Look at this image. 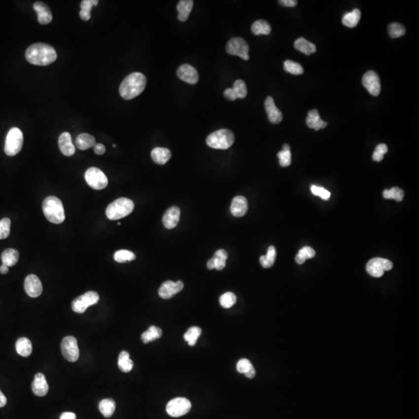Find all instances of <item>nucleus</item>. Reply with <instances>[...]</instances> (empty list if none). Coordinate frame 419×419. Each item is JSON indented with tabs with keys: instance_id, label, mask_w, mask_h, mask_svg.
I'll list each match as a JSON object with an SVG mask.
<instances>
[{
	"instance_id": "obj_59",
	"label": "nucleus",
	"mask_w": 419,
	"mask_h": 419,
	"mask_svg": "<svg viewBox=\"0 0 419 419\" xmlns=\"http://www.w3.org/2000/svg\"><path fill=\"white\" fill-rule=\"evenodd\" d=\"M208 270H213L214 269V260H213V258H211V259H210L208 262Z\"/></svg>"
},
{
	"instance_id": "obj_18",
	"label": "nucleus",
	"mask_w": 419,
	"mask_h": 419,
	"mask_svg": "<svg viewBox=\"0 0 419 419\" xmlns=\"http://www.w3.org/2000/svg\"><path fill=\"white\" fill-rule=\"evenodd\" d=\"M180 218V209L177 207L169 208L162 217V223L168 229H173L179 224Z\"/></svg>"
},
{
	"instance_id": "obj_49",
	"label": "nucleus",
	"mask_w": 419,
	"mask_h": 419,
	"mask_svg": "<svg viewBox=\"0 0 419 419\" xmlns=\"http://www.w3.org/2000/svg\"><path fill=\"white\" fill-rule=\"evenodd\" d=\"M98 3V0H83L80 4L81 10L91 13L93 6H97Z\"/></svg>"
},
{
	"instance_id": "obj_32",
	"label": "nucleus",
	"mask_w": 419,
	"mask_h": 419,
	"mask_svg": "<svg viewBox=\"0 0 419 419\" xmlns=\"http://www.w3.org/2000/svg\"><path fill=\"white\" fill-rule=\"evenodd\" d=\"M361 18V12L359 9H355L352 12L347 13L343 18V24L346 27L349 28H353L359 24Z\"/></svg>"
},
{
	"instance_id": "obj_14",
	"label": "nucleus",
	"mask_w": 419,
	"mask_h": 419,
	"mask_svg": "<svg viewBox=\"0 0 419 419\" xmlns=\"http://www.w3.org/2000/svg\"><path fill=\"white\" fill-rule=\"evenodd\" d=\"M184 287V284L182 281H166L162 283L159 288V294L162 299H170L175 295L176 293H179Z\"/></svg>"
},
{
	"instance_id": "obj_30",
	"label": "nucleus",
	"mask_w": 419,
	"mask_h": 419,
	"mask_svg": "<svg viewBox=\"0 0 419 419\" xmlns=\"http://www.w3.org/2000/svg\"><path fill=\"white\" fill-rule=\"evenodd\" d=\"M99 409L104 417L110 418L114 413L116 404L111 398H106L100 402Z\"/></svg>"
},
{
	"instance_id": "obj_53",
	"label": "nucleus",
	"mask_w": 419,
	"mask_h": 419,
	"mask_svg": "<svg viewBox=\"0 0 419 419\" xmlns=\"http://www.w3.org/2000/svg\"><path fill=\"white\" fill-rule=\"evenodd\" d=\"M279 2L282 6H287V7H294L297 5L296 0H280Z\"/></svg>"
},
{
	"instance_id": "obj_8",
	"label": "nucleus",
	"mask_w": 419,
	"mask_h": 419,
	"mask_svg": "<svg viewBox=\"0 0 419 419\" xmlns=\"http://www.w3.org/2000/svg\"><path fill=\"white\" fill-rule=\"evenodd\" d=\"M191 407V402L189 400L185 397H176L168 403L166 412L171 417H181L190 412Z\"/></svg>"
},
{
	"instance_id": "obj_9",
	"label": "nucleus",
	"mask_w": 419,
	"mask_h": 419,
	"mask_svg": "<svg viewBox=\"0 0 419 419\" xmlns=\"http://www.w3.org/2000/svg\"><path fill=\"white\" fill-rule=\"evenodd\" d=\"M100 300V296L95 291H89L83 295L76 297L71 303V308L76 313L82 314L92 305H96Z\"/></svg>"
},
{
	"instance_id": "obj_31",
	"label": "nucleus",
	"mask_w": 419,
	"mask_h": 419,
	"mask_svg": "<svg viewBox=\"0 0 419 419\" xmlns=\"http://www.w3.org/2000/svg\"><path fill=\"white\" fill-rule=\"evenodd\" d=\"M118 366L119 369L124 373H129L133 369L134 363L130 359L129 352L127 351L120 352L118 358Z\"/></svg>"
},
{
	"instance_id": "obj_50",
	"label": "nucleus",
	"mask_w": 419,
	"mask_h": 419,
	"mask_svg": "<svg viewBox=\"0 0 419 419\" xmlns=\"http://www.w3.org/2000/svg\"><path fill=\"white\" fill-rule=\"evenodd\" d=\"M213 258L214 260V269L218 271L222 270L226 266V260L222 258L216 257V256H213Z\"/></svg>"
},
{
	"instance_id": "obj_7",
	"label": "nucleus",
	"mask_w": 419,
	"mask_h": 419,
	"mask_svg": "<svg viewBox=\"0 0 419 419\" xmlns=\"http://www.w3.org/2000/svg\"><path fill=\"white\" fill-rule=\"evenodd\" d=\"M87 184L94 190H101L107 186L108 179L104 172L98 168L91 167L85 174Z\"/></svg>"
},
{
	"instance_id": "obj_22",
	"label": "nucleus",
	"mask_w": 419,
	"mask_h": 419,
	"mask_svg": "<svg viewBox=\"0 0 419 419\" xmlns=\"http://www.w3.org/2000/svg\"><path fill=\"white\" fill-rule=\"evenodd\" d=\"M59 149L66 156H71L75 152V148L71 141V135L69 132H64L59 136Z\"/></svg>"
},
{
	"instance_id": "obj_2",
	"label": "nucleus",
	"mask_w": 419,
	"mask_h": 419,
	"mask_svg": "<svg viewBox=\"0 0 419 419\" xmlns=\"http://www.w3.org/2000/svg\"><path fill=\"white\" fill-rule=\"evenodd\" d=\"M147 84L145 75L140 72L130 74L121 82L119 89L120 97L129 101L137 97L144 91Z\"/></svg>"
},
{
	"instance_id": "obj_16",
	"label": "nucleus",
	"mask_w": 419,
	"mask_h": 419,
	"mask_svg": "<svg viewBox=\"0 0 419 419\" xmlns=\"http://www.w3.org/2000/svg\"><path fill=\"white\" fill-rule=\"evenodd\" d=\"M177 75L181 80L189 84H197L199 81V75L197 70L190 65H182L177 70Z\"/></svg>"
},
{
	"instance_id": "obj_15",
	"label": "nucleus",
	"mask_w": 419,
	"mask_h": 419,
	"mask_svg": "<svg viewBox=\"0 0 419 419\" xmlns=\"http://www.w3.org/2000/svg\"><path fill=\"white\" fill-rule=\"evenodd\" d=\"M24 289L26 293L31 297H39L43 291V286L40 279L34 274H31L26 277Z\"/></svg>"
},
{
	"instance_id": "obj_36",
	"label": "nucleus",
	"mask_w": 419,
	"mask_h": 419,
	"mask_svg": "<svg viewBox=\"0 0 419 419\" xmlns=\"http://www.w3.org/2000/svg\"><path fill=\"white\" fill-rule=\"evenodd\" d=\"M202 333V330L199 327L193 326L189 328L184 334V339L190 347H194L197 344L199 337Z\"/></svg>"
},
{
	"instance_id": "obj_47",
	"label": "nucleus",
	"mask_w": 419,
	"mask_h": 419,
	"mask_svg": "<svg viewBox=\"0 0 419 419\" xmlns=\"http://www.w3.org/2000/svg\"><path fill=\"white\" fill-rule=\"evenodd\" d=\"M253 368V366L248 359H242L238 362L237 370L240 374H247L251 369Z\"/></svg>"
},
{
	"instance_id": "obj_1",
	"label": "nucleus",
	"mask_w": 419,
	"mask_h": 419,
	"mask_svg": "<svg viewBox=\"0 0 419 419\" xmlns=\"http://www.w3.org/2000/svg\"><path fill=\"white\" fill-rule=\"evenodd\" d=\"M25 56L31 64L46 66L55 62L58 55L52 46L45 43H36L28 47Z\"/></svg>"
},
{
	"instance_id": "obj_56",
	"label": "nucleus",
	"mask_w": 419,
	"mask_h": 419,
	"mask_svg": "<svg viewBox=\"0 0 419 419\" xmlns=\"http://www.w3.org/2000/svg\"><path fill=\"white\" fill-rule=\"evenodd\" d=\"M79 16H80V18L82 20H84V21H88V20H90V17H91V13L84 11V10H80Z\"/></svg>"
},
{
	"instance_id": "obj_37",
	"label": "nucleus",
	"mask_w": 419,
	"mask_h": 419,
	"mask_svg": "<svg viewBox=\"0 0 419 419\" xmlns=\"http://www.w3.org/2000/svg\"><path fill=\"white\" fill-rule=\"evenodd\" d=\"M314 256H315V251L311 247L306 246L298 251V253L296 255V262L298 264L301 265L305 263L307 259H312Z\"/></svg>"
},
{
	"instance_id": "obj_26",
	"label": "nucleus",
	"mask_w": 419,
	"mask_h": 419,
	"mask_svg": "<svg viewBox=\"0 0 419 419\" xmlns=\"http://www.w3.org/2000/svg\"><path fill=\"white\" fill-rule=\"evenodd\" d=\"M96 145V139L90 134L82 133L75 140V146L78 149L87 150Z\"/></svg>"
},
{
	"instance_id": "obj_45",
	"label": "nucleus",
	"mask_w": 419,
	"mask_h": 419,
	"mask_svg": "<svg viewBox=\"0 0 419 419\" xmlns=\"http://www.w3.org/2000/svg\"><path fill=\"white\" fill-rule=\"evenodd\" d=\"M388 151L387 146L384 144H380L377 146L375 151H374V155H373V159L375 162H381L383 160L384 156L385 154Z\"/></svg>"
},
{
	"instance_id": "obj_57",
	"label": "nucleus",
	"mask_w": 419,
	"mask_h": 419,
	"mask_svg": "<svg viewBox=\"0 0 419 419\" xmlns=\"http://www.w3.org/2000/svg\"><path fill=\"white\" fill-rule=\"evenodd\" d=\"M7 403L6 396L2 394V392L0 390V408L5 406Z\"/></svg>"
},
{
	"instance_id": "obj_19",
	"label": "nucleus",
	"mask_w": 419,
	"mask_h": 419,
	"mask_svg": "<svg viewBox=\"0 0 419 419\" xmlns=\"http://www.w3.org/2000/svg\"><path fill=\"white\" fill-rule=\"evenodd\" d=\"M265 108L268 114L270 122L274 124H279L282 120V113L276 106L274 99L268 97L265 101Z\"/></svg>"
},
{
	"instance_id": "obj_48",
	"label": "nucleus",
	"mask_w": 419,
	"mask_h": 419,
	"mask_svg": "<svg viewBox=\"0 0 419 419\" xmlns=\"http://www.w3.org/2000/svg\"><path fill=\"white\" fill-rule=\"evenodd\" d=\"M311 190H312L314 195L319 196L323 200H326V201L330 198V196H331V193H330L329 191L325 190L324 188L321 187V186H312Z\"/></svg>"
},
{
	"instance_id": "obj_60",
	"label": "nucleus",
	"mask_w": 419,
	"mask_h": 419,
	"mask_svg": "<svg viewBox=\"0 0 419 419\" xmlns=\"http://www.w3.org/2000/svg\"><path fill=\"white\" fill-rule=\"evenodd\" d=\"M8 272H9V267L8 266H5V265H2V266H0V273L2 274H6Z\"/></svg>"
},
{
	"instance_id": "obj_33",
	"label": "nucleus",
	"mask_w": 419,
	"mask_h": 419,
	"mask_svg": "<svg viewBox=\"0 0 419 419\" xmlns=\"http://www.w3.org/2000/svg\"><path fill=\"white\" fill-rule=\"evenodd\" d=\"M162 331L160 328H158L156 326H151L148 328V329L142 333L141 335V340L143 343H147L150 342L155 341L156 339H160L162 337Z\"/></svg>"
},
{
	"instance_id": "obj_54",
	"label": "nucleus",
	"mask_w": 419,
	"mask_h": 419,
	"mask_svg": "<svg viewBox=\"0 0 419 419\" xmlns=\"http://www.w3.org/2000/svg\"><path fill=\"white\" fill-rule=\"evenodd\" d=\"M214 256H216V257L222 258V259H225V260H227L228 258V252L224 249L217 250V251H216L215 254H214Z\"/></svg>"
},
{
	"instance_id": "obj_20",
	"label": "nucleus",
	"mask_w": 419,
	"mask_h": 419,
	"mask_svg": "<svg viewBox=\"0 0 419 419\" xmlns=\"http://www.w3.org/2000/svg\"><path fill=\"white\" fill-rule=\"evenodd\" d=\"M48 390L49 386L46 381L45 376L41 373L36 374L32 382V390L34 394L38 397H44L48 394Z\"/></svg>"
},
{
	"instance_id": "obj_43",
	"label": "nucleus",
	"mask_w": 419,
	"mask_h": 419,
	"mask_svg": "<svg viewBox=\"0 0 419 419\" xmlns=\"http://www.w3.org/2000/svg\"><path fill=\"white\" fill-rule=\"evenodd\" d=\"M388 33L392 38H397L404 36L405 34V27L398 23H393L389 25Z\"/></svg>"
},
{
	"instance_id": "obj_10",
	"label": "nucleus",
	"mask_w": 419,
	"mask_h": 419,
	"mask_svg": "<svg viewBox=\"0 0 419 419\" xmlns=\"http://www.w3.org/2000/svg\"><path fill=\"white\" fill-rule=\"evenodd\" d=\"M366 268L370 276L379 278L384 275L385 271H389L393 268V263L388 259L374 258L369 261Z\"/></svg>"
},
{
	"instance_id": "obj_40",
	"label": "nucleus",
	"mask_w": 419,
	"mask_h": 419,
	"mask_svg": "<svg viewBox=\"0 0 419 419\" xmlns=\"http://www.w3.org/2000/svg\"><path fill=\"white\" fill-rule=\"evenodd\" d=\"M283 67H284V70L286 72L290 73L293 75H301L304 72V69H303L302 66L299 63L293 62V61L286 60L284 62Z\"/></svg>"
},
{
	"instance_id": "obj_21",
	"label": "nucleus",
	"mask_w": 419,
	"mask_h": 419,
	"mask_svg": "<svg viewBox=\"0 0 419 419\" xmlns=\"http://www.w3.org/2000/svg\"><path fill=\"white\" fill-rule=\"evenodd\" d=\"M248 211V201L243 196H237L233 199L231 205V213L235 217H241L245 215Z\"/></svg>"
},
{
	"instance_id": "obj_52",
	"label": "nucleus",
	"mask_w": 419,
	"mask_h": 419,
	"mask_svg": "<svg viewBox=\"0 0 419 419\" xmlns=\"http://www.w3.org/2000/svg\"><path fill=\"white\" fill-rule=\"evenodd\" d=\"M106 151V148L103 144H96L94 146V152L98 155H104Z\"/></svg>"
},
{
	"instance_id": "obj_41",
	"label": "nucleus",
	"mask_w": 419,
	"mask_h": 419,
	"mask_svg": "<svg viewBox=\"0 0 419 419\" xmlns=\"http://www.w3.org/2000/svg\"><path fill=\"white\" fill-rule=\"evenodd\" d=\"M236 301H237V297L235 293L227 292L220 297V305L224 308H231L235 305Z\"/></svg>"
},
{
	"instance_id": "obj_51",
	"label": "nucleus",
	"mask_w": 419,
	"mask_h": 419,
	"mask_svg": "<svg viewBox=\"0 0 419 419\" xmlns=\"http://www.w3.org/2000/svg\"><path fill=\"white\" fill-rule=\"evenodd\" d=\"M224 97L225 98L228 99L229 101H234L235 100H237V97H235V93H234L233 90H232V88H230V89H227L225 90L224 93Z\"/></svg>"
},
{
	"instance_id": "obj_17",
	"label": "nucleus",
	"mask_w": 419,
	"mask_h": 419,
	"mask_svg": "<svg viewBox=\"0 0 419 419\" xmlns=\"http://www.w3.org/2000/svg\"><path fill=\"white\" fill-rule=\"evenodd\" d=\"M34 9L37 13V20L42 25L50 24L53 19L51 9L47 4L40 1H36L34 3Z\"/></svg>"
},
{
	"instance_id": "obj_55",
	"label": "nucleus",
	"mask_w": 419,
	"mask_h": 419,
	"mask_svg": "<svg viewBox=\"0 0 419 419\" xmlns=\"http://www.w3.org/2000/svg\"><path fill=\"white\" fill-rule=\"evenodd\" d=\"M60 419H76V416L73 412H64L62 414Z\"/></svg>"
},
{
	"instance_id": "obj_38",
	"label": "nucleus",
	"mask_w": 419,
	"mask_h": 419,
	"mask_svg": "<svg viewBox=\"0 0 419 419\" xmlns=\"http://www.w3.org/2000/svg\"><path fill=\"white\" fill-rule=\"evenodd\" d=\"M135 258L136 256L134 252L128 250H119L114 254L115 261L120 263L131 262V261L135 260Z\"/></svg>"
},
{
	"instance_id": "obj_23",
	"label": "nucleus",
	"mask_w": 419,
	"mask_h": 419,
	"mask_svg": "<svg viewBox=\"0 0 419 419\" xmlns=\"http://www.w3.org/2000/svg\"><path fill=\"white\" fill-rule=\"evenodd\" d=\"M307 125L310 128H313L315 131L324 129L326 128L328 123L321 120L317 109H312L308 112V117L306 119Z\"/></svg>"
},
{
	"instance_id": "obj_24",
	"label": "nucleus",
	"mask_w": 419,
	"mask_h": 419,
	"mask_svg": "<svg viewBox=\"0 0 419 419\" xmlns=\"http://www.w3.org/2000/svg\"><path fill=\"white\" fill-rule=\"evenodd\" d=\"M151 159L158 165H165L171 158L172 154L170 149L166 148L157 147L151 151Z\"/></svg>"
},
{
	"instance_id": "obj_44",
	"label": "nucleus",
	"mask_w": 419,
	"mask_h": 419,
	"mask_svg": "<svg viewBox=\"0 0 419 419\" xmlns=\"http://www.w3.org/2000/svg\"><path fill=\"white\" fill-rule=\"evenodd\" d=\"M10 224L11 221L9 218H3L0 221V240L6 239L10 234Z\"/></svg>"
},
{
	"instance_id": "obj_61",
	"label": "nucleus",
	"mask_w": 419,
	"mask_h": 419,
	"mask_svg": "<svg viewBox=\"0 0 419 419\" xmlns=\"http://www.w3.org/2000/svg\"><path fill=\"white\" fill-rule=\"evenodd\" d=\"M282 150L283 151H290V147L289 144H285L282 146Z\"/></svg>"
},
{
	"instance_id": "obj_58",
	"label": "nucleus",
	"mask_w": 419,
	"mask_h": 419,
	"mask_svg": "<svg viewBox=\"0 0 419 419\" xmlns=\"http://www.w3.org/2000/svg\"><path fill=\"white\" fill-rule=\"evenodd\" d=\"M255 374H256V373H255V368H253L251 369V370H250L249 372H248V373H247V374H244V375H245L246 377H248V378H249V379H252V378H254V377H255Z\"/></svg>"
},
{
	"instance_id": "obj_11",
	"label": "nucleus",
	"mask_w": 419,
	"mask_h": 419,
	"mask_svg": "<svg viewBox=\"0 0 419 419\" xmlns=\"http://www.w3.org/2000/svg\"><path fill=\"white\" fill-rule=\"evenodd\" d=\"M62 355L68 361L74 363L79 357V349L76 339L73 336H66L61 344Z\"/></svg>"
},
{
	"instance_id": "obj_39",
	"label": "nucleus",
	"mask_w": 419,
	"mask_h": 419,
	"mask_svg": "<svg viewBox=\"0 0 419 419\" xmlns=\"http://www.w3.org/2000/svg\"><path fill=\"white\" fill-rule=\"evenodd\" d=\"M234 93H235V97L238 98L244 99L248 94V90H247V86H246L245 82L241 79H238L235 81L234 83L233 88H232Z\"/></svg>"
},
{
	"instance_id": "obj_46",
	"label": "nucleus",
	"mask_w": 419,
	"mask_h": 419,
	"mask_svg": "<svg viewBox=\"0 0 419 419\" xmlns=\"http://www.w3.org/2000/svg\"><path fill=\"white\" fill-rule=\"evenodd\" d=\"M278 158H279V164L282 167H287L290 166L291 163V152L290 151H279L278 153Z\"/></svg>"
},
{
	"instance_id": "obj_25",
	"label": "nucleus",
	"mask_w": 419,
	"mask_h": 419,
	"mask_svg": "<svg viewBox=\"0 0 419 419\" xmlns=\"http://www.w3.org/2000/svg\"><path fill=\"white\" fill-rule=\"evenodd\" d=\"M193 6V0H181L177 5L178 20L181 22H185L190 17Z\"/></svg>"
},
{
	"instance_id": "obj_3",
	"label": "nucleus",
	"mask_w": 419,
	"mask_h": 419,
	"mask_svg": "<svg viewBox=\"0 0 419 419\" xmlns=\"http://www.w3.org/2000/svg\"><path fill=\"white\" fill-rule=\"evenodd\" d=\"M43 212L46 218L54 224H62L66 219L64 207L60 199L56 197H47L43 202Z\"/></svg>"
},
{
	"instance_id": "obj_34",
	"label": "nucleus",
	"mask_w": 419,
	"mask_h": 419,
	"mask_svg": "<svg viewBox=\"0 0 419 419\" xmlns=\"http://www.w3.org/2000/svg\"><path fill=\"white\" fill-rule=\"evenodd\" d=\"M251 32L255 35H268L271 32V27L267 21L257 20L251 25Z\"/></svg>"
},
{
	"instance_id": "obj_42",
	"label": "nucleus",
	"mask_w": 419,
	"mask_h": 419,
	"mask_svg": "<svg viewBox=\"0 0 419 419\" xmlns=\"http://www.w3.org/2000/svg\"><path fill=\"white\" fill-rule=\"evenodd\" d=\"M385 199H393L397 201H401L404 198L405 193L398 187H393L390 190H385L383 193Z\"/></svg>"
},
{
	"instance_id": "obj_29",
	"label": "nucleus",
	"mask_w": 419,
	"mask_h": 419,
	"mask_svg": "<svg viewBox=\"0 0 419 419\" xmlns=\"http://www.w3.org/2000/svg\"><path fill=\"white\" fill-rule=\"evenodd\" d=\"M19 260V252L13 248H8L2 254V265L10 267L17 264Z\"/></svg>"
},
{
	"instance_id": "obj_28",
	"label": "nucleus",
	"mask_w": 419,
	"mask_h": 419,
	"mask_svg": "<svg viewBox=\"0 0 419 419\" xmlns=\"http://www.w3.org/2000/svg\"><path fill=\"white\" fill-rule=\"evenodd\" d=\"M294 47L296 49L307 55H310L311 54L314 53L316 51V46L304 37H300L296 40Z\"/></svg>"
},
{
	"instance_id": "obj_35",
	"label": "nucleus",
	"mask_w": 419,
	"mask_h": 419,
	"mask_svg": "<svg viewBox=\"0 0 419 419\" xmlns=\"http://www.w3.org/2000/svg\"><path fill=\"white\" fill-rule=\"evenodd\" d=\"M276 257H277V251L274 246H270L267 251L266 255H262L259 261L263 267L264 268H270L274 266L275 263Z\"/></svg>"
},
{
	"instance_id": "obj_13",
	"label": "nucleus",
	"mask_w": 419,
	"mask_h": 419,
	"mask_svg": "<svg viewBox=\"0 0 419 419\" xmlns=\"http://www.w3.org/2000/svg\"><path fill=\"white\" fill-rule=\"evenodd\" d=\"M363 86L374 97H377L381 93V82L380 78L374 71H369L363 75Z\"/></svg>"
},
{
	"instance_id": "obj_27",
	"label": "nucleus",
	"mask_w": 419,
	"mask_h": 419,
	"mask_svg": "<svg viewBox=\"0 0 419 419\" xmlns=\"http://www.w3.org/2000/svg\"><path fill=\"white\" fill-rule=\"evenodd\" d=\"M16 349L19 355L24 357H28L32 352L33 347L28 338H20L16 343Z\"/></svg>"
},
{
	"instance_id": "obj_4",
	"label": "nucleus",
	"mask_w": 419,
	"mask_h": 419,
	"mask_svg": "<svg viewBox=\"0 0 419 419\" xmlns=\"http://www.w3.org/2000/svg\"><path fill=\"white\" fill-rule=\"evenodd\" d=\"M135 204L132 200L125 197L117 199L109 204L106 210V215L111 221H117L132 213Z\"/></svg>"
},
{
	"instance_id": "obj_5",
	"label": "nucleus",
	"mask_w": 419,
	"mask_h": 419,
	"mask_svg": "<svg viewBox=\"0 0 419 419\" xmlns=\"http://www.w3.org/2000/svg\"><path fill=\"white\" fill-rule=\"evenodd\" d=\"M207 144L215 149L225 150L229 148L235 142L233 132L228 129L218 130L207 138Z\"/></svg>"
},
{
	"instance_id": "obj_6",
	"label": "nucleus",
	"mask_w": 419,
	"mask_h": 419,
	"mask_svg": "<svg viewBox=\"0 0 419 419\" xmlns=\"http://www.w3.org/2000/svg\"><path fill=\"white\" fill-rule=\"evenodd\" d=\"M24 144V135L18 128H12L8 132L4 151L9 156H14L21 151Z\"/></svg>"
},
{
	"instance_id": "obj_12",
	"label": "nucleus",
	"mask_w": 419,
	"mask_h": 419,
	"mask_svg": "<svg viewBox=\"0 0 419 419\" xmlns=\"http://www.w3.org/2000/svg\"><path fill=\"white\" fill-rule=\"evenodd\" d=\"M226 51L229 55H237L244 60L248 61L249 59V47L247 42L241 37H234L231 39L227 44Z\"/></svg>"
}]
</instances>
